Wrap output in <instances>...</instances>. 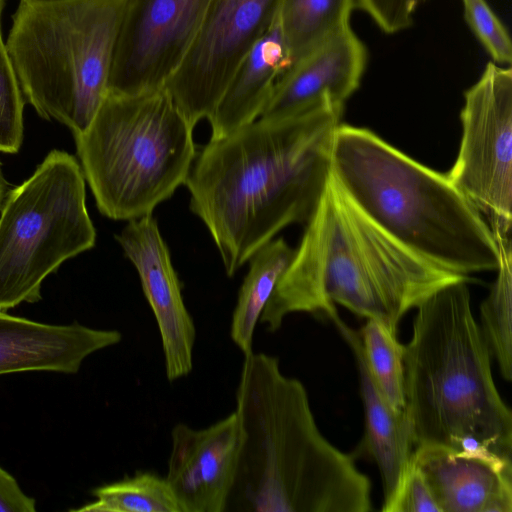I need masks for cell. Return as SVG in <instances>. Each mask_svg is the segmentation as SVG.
<instances>
[{
    "instance_id": "cell-1",
    "label": "cell",
    "mask_w": 512,
    "mask_h": 512,
    "mask_svg": "<svg viewBox=\"0 0 512 512\" xmlns=\"http://www.w3.org/2000/svg\"><path fill=\"white\" fill-rule=\"evenodd\" d=\"M344 105L325 100L300 113L257 118L196 152L185 185L232 277L291 224H306L331 173Z\"/></svg>"
},
{
    "instance_id": "cell-2",
    "label": "cell",
    "mask_w": 512,
    "mask_h": 512,
    "mask_svg": "<svg viewBox=\"0 0 512 512\" xmlns=\"http://www.w3.org/2000/svg\"><path fill=\"white\" fill-rule=\"evenodd\" d=\"M243 429L225 512H368L371 482L319 430L307 391L279 359L244 356L236 390Z\"/></svg>"
},
{
    "instance_id": "cell-3",
    "label": "cell",
    "mask_w": 512,
    "mask_h": 512,
    "mask_svg": "<svg viewBox=\"0 0 512 512\" xmlns=\"http://www.w3.org/2000/svg\"><path fill=\"white\" fill-rule=\"evenodd\" d=\"M468 279L412 254L377 227L330 173L300 244L259 323L276 332L292 313L338 315L339 304L397 333L411 309Z\"/></svg>"
},
{
    "instance_id": "cell-4",
    "label": "cell",
    "mask_w": 512,
    "mask_h": 512,
    "mask_svg": "<svg viewBox=\"0 0 512 512\" xmlns=\"http://www.w3.org/2000/svg\"><path fill=\"white\" fill-rule=\"evenodd\" d=\"M468 281L439 288L416 308L404 348L406 413L415 448H487L511 460L512 413L495 385Z\"/></svg>"
},
{
    "instance_id": "cell-5",
    "label": "cell",
    "mask_w": 512,
    "mask_h": 512,
    "mask_svg": "<svg viewBox=\"0 0 512 512\" xmlns=\"http://www.w3.org/2000/svg\"><path fill=\"white\" fill-rule=\"evenodd\" d=\"M331 174L364 215L419 258L462 276L498 269L491 228L446 174L371 130L339 125Z\"/></svg>"
},
{
    "instance_id": "cell-6",
    "label": "cell",
    "mask_w": 512,
    "mask_h": 512,
    "mask_svg": "<svg viewBox=\"0 0 512 512\" xmlns=\"http://www.w3.org/2000/svg\"><path fill=\"white\" fill-rule=\"evenodd\" d=\"M126 0H20L6 41L25 99L82 133L108 93Z\"/></svg>"
},
{
    "instance_id": "cell-7",
    "label": "cell",
    "mask_w": 512,
    "mask_h": 512,
    "mask_svg": "<svg viewBox=\"0 0 512 512\" xmlns=\"http://www.w3.org/2000/svg\"><path fill=\"white\" fill-rule=\"evenodd\" d=\"M193 129L164 87L108 92L87 128L74 136L100 213L130 221L171 198L185 185L196 156Z\"/></svg>"
},
{
    "instance_id": "cell-8",
    "label": "cell",
    "mask_w": 512,
    "mask_h": 512,
    "mask_svg": "<svg viewBox=\"0 0 512 512\" xmlns=\"http://www.w3.org/2000/svg\"><path fill=\"white\" fill-rule=\"evenodd\" d=\"M85 177L76 158L52 150L11 190L0 215V312L41 299L43 280L94 247Z\"/></svg>"
},
{
    "instance_id": "cell-9",
    "label": "cell",
    "mask_w": 512,
    "mask_h": 512,
    "mask_svg": "<svg viewBox=\"0 0 512 512\" xmlns=\"http://www.w3.org/2000/svg\"><path fill=\"white\" fill-rule=\"evenodd\" d=\"M458 156L446 174L480 212L497 243L511 240L512 69L488 62L464 93Z\"/></svg>"
},
{
    "instance_id": "cell-10",
    "label": "cell",
    "mask_w": 512,
    "mask_h": 512,
    "mask_svg": "<svg viewBox=\"0 0 512 512\" xmlns=\"http://www.w3.org/2000/svg\"><path fill=\"white\" fill-rule=\"evenodd\" d=\"M281 0H211L201 32L164 85L193 126L209 120L233 73L274 23Z\"/></svg>"
},
{
    "instance_id": "cell-11",
    "label": "cell",
    "mask_w": 512,
    "mask_h": 512,
    "mask_svg": "<svg viewBox=\"0 0 512 512\" xmlns=\"http://www.w3.org/2000/svg\"><path fill=\"white\" fill-rule=\"evenodd\" d=\"M211 0H126L108 92L163 88L193 48Z\"/></svg>"
},
{
    "instance_id": "cell-12",
    "label": "cell",
    "mask_w": 512,
    "mask_h": 512,
    "mask_svg": "<svg viewBox=\"0 0 512 512\" xmlns=\"http://www.w3.org/2000/svg\"><path fill=\"white\" fill-rule=\"evenodd\" d=\"M115 238L134 265L154 314L167 379L172 382L187 376L193 368L196 327L157 220L152 214L130 220Z\"/></svg>"
},
{
    "instance_id": "cell-13",
    "label": "cell",
    "mask_w": 512,
    "mask_h": 512,
    "mask_svg": "<svg viewBox=\"0 0 512 512\" xmlns=\"http://www.w3.org/2000/svg\"><path fill=\"white\" fill-rule=\"evenodd\" d=\"M243 442L238 413L194 429L177 423L165 476L181 512H225Z\"/></svg>"
},
{
    "instance_id": "cell-14",
    "label": "cell",
    "mask_w": 512,
    "mask_h": 512,
    "mask_svg": "<svg viewBox=\"0 0 512 512\" xmlns=\"http://www.w3.org/2000/svg\"><path fill=\"white\" fill-rule=\"evenodd\" d=\"M368 60L351 26L310 50L277 79L259 117L279 119L325 100L345 104L359 88Z\"/></svg>"
},
{
    "instance_id": "cell-15",
    "label": "cell",
    "mask_w": 512,
    "mask_h": 512,
    "mask_svg": "<svg viewBox=\"0 0 512 512\" xmlns=\"http://www.w3.org/2000/svg\"><path fill=\"white\" fill-rule=\"evenodd\" d=\"M412 462L440 512H512V462L442 446H419Z\"/></svg>"
},
{
    "instance_id": "cell-16",
    "label": "cell",
    "mask_w": 512,
    "mask_h": 512,
    "mask_svg": "<svg viewBox=\"0 0 512 512\" xmlns=\"http://www.w3.org/2000/svg\"><path fill=\"white\" fill-rule=\"evenodd\" d=\"M122 334L77 322L52 325L0 312V375L25 371L75 374L91 354L117 345Z\"/></svg>"
},
{
    "instance_id": "cell-17",
    "label": "cell",
    "mask_w": 512,
    "mask_h": 512,
    "mask_svg": "<svg viewBox=\"0 0 512 512\" xmlns=\"http://www.w3.org/2000/svg\"><path fill=\"white\" fill-rule=\"evenodd\" d=\"M351 348L358 370L365 419V447L378 466L383 487L384 511L395 497L415 449L406 413L395 411L374 384L364 360L358 331L339 315L331 319Z\"/></svg>"
},
{
    "instance_id": "cell-18",
    "label": "cell",
    "mask_w": 512,
    "mask_h": 512,
    "mask_svg": "<svg viewBox=\"0 0 512 512\" xmlns=\"http://www.w3.org/2000/svg\"><path fill=\"white\" fill-rule=\"evenodd\" d=\"M291 64L277 16L233 73L208 120L210 138L226 136L259 118L274 84Z\"/></svg>"
},
{
    "instance_id": "cell-19",
    "label": "cell",
    "mask_w": 512,
    "mask_h": 512,
    "mask_svg": "<svg viewBox=\"0 0 512 512\" xmlns=\"http://www.w3.org/2000/svg\"><path fill=\"white\" fill-rule=\"evenodd\" d=\"M294 251L283 238L272 239L248 261L249 270L240 287L230 327L231 339L243 356L253 352L256 326Z\"/></svg>"
},
{
    "instance_id": "cell-20",
    "label": "cell",
    "mask_w": 512,
    "mask_h": 512,
    "mask_svg": "<svg viewBox=\"0 0 512 512\" xmlns=\"http://www.w3.org/2000/svg\"><path fill=\"white\" fill-rule=\"evenodd\" d=\"M355 8L356 0H281L277 16L292 63L349 27Z\"/></svg>"
},
{
    "instance_id": "cell-21",
    "label": "cell",
    "mask_w": 512,
    "mask_h": 512,
    "mask_svg": "<svg viewBox=\"0 0 512 512\" xmlns=\"http://www.w3.org/2000/svg\"><path fill=\"white\" fill-rule=\"evenodd\" d=\"M500 263L497 277L480 305L479 328L501 376L512 379V242L497 243Z\"/></svg>"
},
{
    "instance_id": "cell-22",
    "label": "cell",
    "mask_w": 512,
    "mask_h": 512,
    "mask_svg": "<svg viewBox=\"0 0 512 512\" xmlns=\"http://www.w3.org/2000/svg\"><path fill=\"white\" fill-rule=\"evenodd\" d=\"M95 501L71 509L81 512H181L165 477L148 471L100 486Z\"/></svg>"
},
{
    "instance_id": "cell-23",
    "label": "cell",
    "mask_w": 512,
    "mask_h": 512,
    "mask_svg": "<svg viewBox=\"0 0 512 512\" xmlns=\"http://www.w3.org/2000/svg\"><path fill=\"white\" fill-rule=\"evenodd\" d=\"M358 333L374 384L395 411H405V345L398 341L395 332L376 320L367 319Z\"/></svg>"
},
{
    "instance_id": "cell-24",
    "label": "cell",
    "mask_w": 512,
    "mask_h": 512,
    "mask_svg": "<svg viewBox=\"0 0 512 512\" xmlns=\"http://www.w3.org/2000/svg\"><path fill=\"white\" fill-rule=\"evenodd\" d=\"M0 0V152L19 151L24 132V96L1 31Z\"/></svg>"
},
{
    "instance_id": "cell-25",
    "label": "cell",
    "mask_w": 512,
    "mask_h": 512,
    "mask_svg": "<svg viewBox=\"0 0 512 512\" xmlns=\"http://www.w3.org/2000/svg\"><path fill=\"white\" fill-rule=\"evenodd\" d=\"M464 18L491 61L509 66L512 44L508 30L486 0H461Z\"/></svg>"
},
{
    "instance_id": "cell-26",
    "label": "cell",
    "mask_w": 512,
    "mask_h": 512,
    "mask_svg": "<svg viewBox=\"0 0 512 512\" xmlns=\"http://www.w3.org/2000/svg\"><path fill=\"white\" fill-rule=\"evenodd\" d=\"M427 0H356V8L365 12L385 34L408 29L417 10Z\"/></svg>"
},
{
    "instance_id": "cell-27",
    "label": "cell",
    "mask_w": 512,
    "mask_h": 512,
    "mask_svg": "<svg viewBox=\"0 0 512 512\" xmlns=\"http://www.w3.org/2000/svg\"><path fill=\"white\" fill-rule=\"evenodd\" d=\"M383 512H440L423 474L412 460L395 497Z\"/></svg>"
},
{
    "instance_id": "cell-28",
    "label": "cell",
    "mask_w": 512,
    "mask_h": 512,
    "mask_svg": "<svg viewBox=\"0 0 512 512\" xmlns=\"http://www.w3.org/2000/svg\"><path fill=\"white\" fill-rule=\"evenodd\" d=\"M35 499L26 495L15 478L0 467V512H35Z\"/></svg>"
},
{
    "instance_id": "cell-29",
    "label": "cell",
    "mask_w": 512,
    "mask_h": 512,
    "mask_svg": "<svg viewBox=\"0 0 512 512\" xmlns=\"http://www.w3.org/2000/svg\"><path fill=\"white\" fill-rule=\"evenodd\" d=\"M6 191H7V182L4 178L3 171H2V165L0 162V207L2 206V204L5 200Z\"/></svg>"
}]
</instances>
